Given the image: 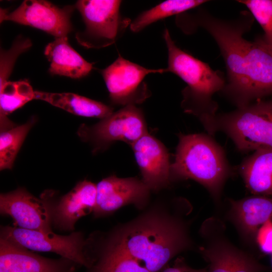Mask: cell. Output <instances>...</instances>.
Returning <instances> with one entry per match:
<instances>
[{
  "instance_id": "d4e9b609",
  "label": "cell",
  "mask_w": 272,
  "mask_h": 272,
  "mask_svg": "<svg viewBox=\"0 0 272 272\" xmlns=\"http://www.w3.org/2000/svg\"><path fill=\"white\" fill-rule=\"evenodd\" d=\"M264 31L261 39L272 51V0H242Z\"/></svg>"
},
{
  "instance_id": "5b68a950",
  "label": "cell",
  "mask_w": 272,
  "mask_h": 272,
  "mask_svg": "<svg viewBox=\"0 0 272 272\" xmlns=\"http://www.w3.org/2000/svg\"><path fill=\"white\" fill-rule=\"evenodd\" d=\"M199 120L211 135L219 131L226 133L240 152L272 149V100H258Z\"/></svg>"
},
{
  "instance_id": "83f0119b",
  "label": "cell",
  "mask_w": 272,
  "mask_h": 272,
  "mask_svg": "<svg viewBox=\"0 0 272 272\" xmlns=\"http://www.w3.org/2000/svg\"><path fill=\"white\" fill-rule=\"evenodd\" d=\"M14 125H15V124L14 125ZM11 127H10V128H11ZM8 129H9V128H8ZM4 130H5V129H4ZM5 130H6V129H5Z\"/></svg>"
},
{
  "instance_id": "4316f807",
  "label": "cell",
  "mask_w": 272,
  "mask_h": 272,
  "mask_svg": "<svg viewBox=\"0 0 272 272\" xmlns=\"http://www.w3.org/2000/svg\"><path fill=\"white\" fill-rule=\"evenodd\" d=\"M161 272H208L207 267L196 269L189 266L182 257H178L171 266L168 265Z\"/></svg>"
},
{
  "instance_id": "52a82bcc",
  "label": "cell",
  "mask_w": 272,
  "mask_h": 272,
  "mask_svg": "<svg viewBox=\"0 0 272 272\" xmlns=\"http://www.w3.org/2000/svg\"><path fill=\"white\" fill-rule=\"evenodd\" d=\"M121 1L80 0L75 6L85 25L77 33L79 44L87 48H101L113 44L123 34L131 21L120 13Z\"/></svg>"
},
{
  "instance_id": "d6986e66",
  "label": "cell",
  "mask_w": 272,
  "mask_h": 272,
  "mask_svg": "<svg viewBox=\"0 0 272 272\" xmlns=\"http://www.w3.org/2000/svg\"><path fill=\"white\" fill-rule=\"evenodd\" d=\"M247 188L254 195L272 194V149L254 151L240 167Z\"/></svg>"
},
{
  "instance_id": "ac0fdd59",
  "label": "cell",
  "mask_w": 272,
  "mask_h": 272,
  "mask_svg": "<svg viewBox=\"0 0 272 272\" xmlns=\"http://www.w3.org/2000/svg\"><path fill=\"white\" fill-rule=\"evenodd\" d=\"M44 54L50 62L52 75L80 79L87 76L93 68L70 45L67 37L55 38L45 47Z\"/></svg>"
},
{
  "instance_id": "44dd1931",
  "label": "cell",
  "mask_w": 272,
  "mask_h": 272,
  "mask_svg": "<svg viewBox=\"0 0 272 272\" xmlns=\"http://www.w3.org/2000/svg\"><path fill=\"white\" fill-rule=\"evenodd\" d=\"M35 99L44 101L75 115L103 119L112 114L113 108L100 102L71 93L35 91Z\"/></svg>"
},
{
  "instance_id": "603a6c76",
  "label": "cell",
  "mask_w": 272,
  "mask_h": 272,
  "mask_svg": "<svg viewBox=\"0 0 272 272\" xmlns=\"http://www.w3.org/2000/svg\"><path fill=\"white\" fill-rule=\"evenodd\" d=\"M33 99H35V91L26 80L0 84L1 124L9 123L10 120L7 115Z\"/></svg>"
},
{
  "instance_id": "cb8c5ba5",
  "label": "cell",
  "mask_w": 272,
  "mask_h": 272,
  "mask_svg": "<svg viewBox=\"0 0 272 272\" xmlns=\"http://www.w3.org/2000/svg\"><path fill=\"white\" fill-rule=\"evenodd\" d=\"M35 121V118H32L23 124L1 132V170L12 168L17 154Z\"/></svg>"
},
{
  "instance_id": "7402d4cb",
  "label": "cell",
  "mask_w": 272,
  "mask_h": 272,
  "mask_svg": "<svg viewBox=\"0 0 272 272\" xmlns=\"http://www.w3.org/2000/svg\"><path fill=\"white\" fill-rule=\"evenodd\" d=\"M208 2L205 0H168L143 12L130 23L131 31H141L151 24L167 17L179 15Z\"/></svg>"
},
{
  "instance_id": "7c38bea8",
  "label": "cell",
  "mask_w": 272,
  "mask_h": 272,
  "mask_svg": "<svg viewBox=\"0 0 272 272\" xmlns=\"http://www.w3.org/2000/svg\"><path fill=\"white\" fill-rule=\"evenodd\" d=\"M52 190H46L41 196L49 209L52 226L61 231H74L78 221L93 213L96 206L97 185L84 180L68 193L57 198Z\"/></svg>"
},
{
  "instance_id": "9c48e42d",
  "label": "cell",
  "mask_w": 272,
  "mask_h": 272,
  "mask_svg": "<svg viewBox=\"0 0 272 272\" xmlns=\"http://www.w3.org/2000/svg\"><path fill=\"white\" fill-rule=\"evenodd\" d=\"M147 133L143 112L135 105L124 106L90 126L82 125L78 131L83 141L93 144L94 152L116 141L131 146Z\"/></svg>"
},
{
  "instance_id": "6da1fadb",
  "label": "cell",
  "mask_w": 272,
  "mask_h": 272,
  "mask_svg": "<svg viewBox=\"0 0 272 272\" xmlns=\"http://www.w3.org/2000/svg\"><path fill=\"white\" fill-rule=\"evenodd\" d=\"M254 18L248 11L232 20L216 18L204 9L182 13L177 26L186 33L196 28L207 31L217 43L227 70L224 95L237 108L272 95V51L258 37L254 41L243 37Z\"/></svg>"
},
{
  "instance_id": "5bb4252c",
  "label": "cell",
  "mask_w": 272,
  "mask_h": 272,
  "mask_svg": "<svg viewBox=\"0 0 272 272\" xmlns=\"http://www.w3.org/2000/svg\"><path fill=\"white\" fill-rule=\"evenodd\" d=\"M0 213L11 217L15 227L52 232L51 216L44 199L37 198L24 187L0 195Z\"/></svg>"
},
{
  "instance_id": "7a4b0ae2",
  "label": "cell",
  "mask_w": 272,
  "mask_h": 272,
  "mask_svg": "<svg viewBox=\"0 0 272 272\" xmlns=\"http://www.w3.org/2000/svg\"><path fill=\"white\" fill-rule=\"evenodd\" d=\"M190 203L174 199L172 208L157 203L131 221L117 226L101 237L107 245L143 263L151 272H161L182 252L197 250L186 217Z\"/></svg>"
},
{
  "instance_id": "9a60e30c",
  "label": "cell",
  "mask_w": 272,
  "mask_h": 272,
  "mask_svg": "<svg viewBox=\"0 0 272 272\" xmlns=\"http://www.w3.org/2000/svg\"><path fill=\"white\" fill-rule=\"evenodd\" d=\"M142 181L150 190L158 191L171 183L169 155L164 145L147 133L131 146Z\"/></svg>"
},
{
  "instance_id": "e0dca14e",
  "label": "cell",
  "mask_w": 272,
  "mask_h": 272,
  "mask_svg": "<svg viewBox=\"0 0 272 272\" xmlns=\"http://www.w3.org/2000/svg\"><path fill=\"white\" fill-rule=\"evenodd\" d=\"M79 267L69 259L45 257L0 237V272H77Z\"/></svg>"
},
{
  "instance_id": "30bf717a",
  "label": "cell",
  "mask_w": 272,
  "mask_h": 272,
  "mask_svg": "<svg viewBox=\"0 0 272 272\" xmlns=\"http://www.w3.org/2000/svg\"><path fill=\"white\" fill-rule=\"evenodd\" d=\"M165 73V69H151L131 62L119 55L110 65L101 71L111 102L124 106L135 105L151 95L144 80L152 73Z\"/></svg>"
},
{
  "instance_id": "8992f818",
  "label": "cell",
  "mask_w": 272,
  "mask_h": 272,
  "mask_svg": "<svg viewBox=\"0 0 272 272\" xmlns=\"http://www.w3.org/2000/svg\"><path fill=\"white\" fill-rule=\"evenodd\" d=\"M226 227L220 218L212 217L201 224L202 243L197 251L208 262V272H265L269 268L253 253L235 245L226 235Z\"/></svg>"
},
{
  "instance_id": "ba28073f",
  "label": "cell",
  "mask_w": 272,
  "mask_h": 272,
  "mask_svg": "<svg viewBox=\"0 0 272 272\" xmlns=\"http://www.w3.org/2000/svg\"><path fill=\"white\" fill-rule=\"evenodd\" d=\"M0 233L1 238L25 249L55 253L86 268L92 264L91 236L86 238L82 232H73L67 235H61L53 232L45 233L15 226H3L1 227Z\"/></svg>"
},
{
  "instance_id": "4fadbf2b",
  "label": "cell",
  "mask_w": 272,
  "mask_h": 272,
  "mask_svg": "<svg viewBox=\"0 0 272 272\" xmlns=\"http://www.w3.org/2000/svg\"><path fill=\"white\" fill-rule=\"evenodd\" d=\"M96 185V202L92 213L95 218L111 215L128 205L143 210L149 201L150 189L142 180L136 177L119 178L111 175Z\"/></svg>"
},
{
  "instance_id": "ffe728a7",
  "label": "cell",
  "mask_w": 272,
  "mask_h": 272,
  "mask_svg": "<svg viewBox=\"0 0 272 272\" xmlns=\"http://www.w3.org/2000/svg\"><path fill=\"white\" fill-rule=\"evenodd\" d=\"M92 234V264L85 272H151L140 261L110 247Z\"/></svg>"
},
{
  "instance_id": "484cf974",
  "label": "cell",
  "mask_w": 272,
  "mask_h": 272,
  "mask_svg": "<svg viewBox=\"0 0 272 272\" xmlns=\"http://www.w3.org/2000/svg\"><path fill=\"white\" fill-rule=\"evenodd\" d=\"M256 245L264 253L272 254V220L264 223L258 230Z\"/></svg>"
},
{
  "instance_id": "2e32d148",
  "label": "cell",
  "mask_w": 272,
  "mask_h": 272,
  "mask_svg": "<svg viewBox=\"0 0 272 272\" xmlns=\"http://www.w3.org/2000/svg\"><path fill=\"white\" fill-rule=\"evenodd\" d=\"M228 202L226 219L234 225L242 241L254 248L258 230L272 220V198L255 195L238 200L229 198Z\"/></svg>"
},
{
  "instance_id": "8fae6325",
  "label": "cell",
  "mask_w": 272,
  "mask_h": 272,
  "mask_svg": "<svg viewBox=\"0 0 272 272\" xmlns=\"http://www.w3.org/2000/svg\"><path fill=\"white\" fill-rule=\"evenodd\" d=\"M75 6L59 8L44 0H25L11 12L1 9L0 22L11 21L40 29L55 38L67 37L73 30Z\"/></svg>"
},
{
  "instance_id": "277c9868",
  "label": "cell",
  "mask_w": 272,
  "mask_h": 272,
  "mask_svg": "<svg viewBox=\"0 0 272 272\" xmlns=\"http://www.w3.org/2000/svg\"><path fill=\"white\" fill-rule=\"evenodd\" d=\"M164 38L168 52V65L165 73H172L186 83L182 90L181 106L185 112L200 120L215 115L218 103L213 96L222 92L226 80L223 73L214 70L206 62L178 47L165 30Z\"/></svg>"
},
{
  "instance_id": "3957f363",
  "label": "cell",
  "mask_w": 272,
  "mask_h": 272,
  "mask_svg": "<svg viewBox=\"0 0 272 272\" xmlns=\"http://www.w3.org/2000/svg\"><path fill=\"white\" fill-rule=\"evenodd\" d=\"M232 171L222 147L202 133L180 134L170 180L192 179L202 185L216 205H221L222 193Z\"/></svg>"
}]
</instances>
